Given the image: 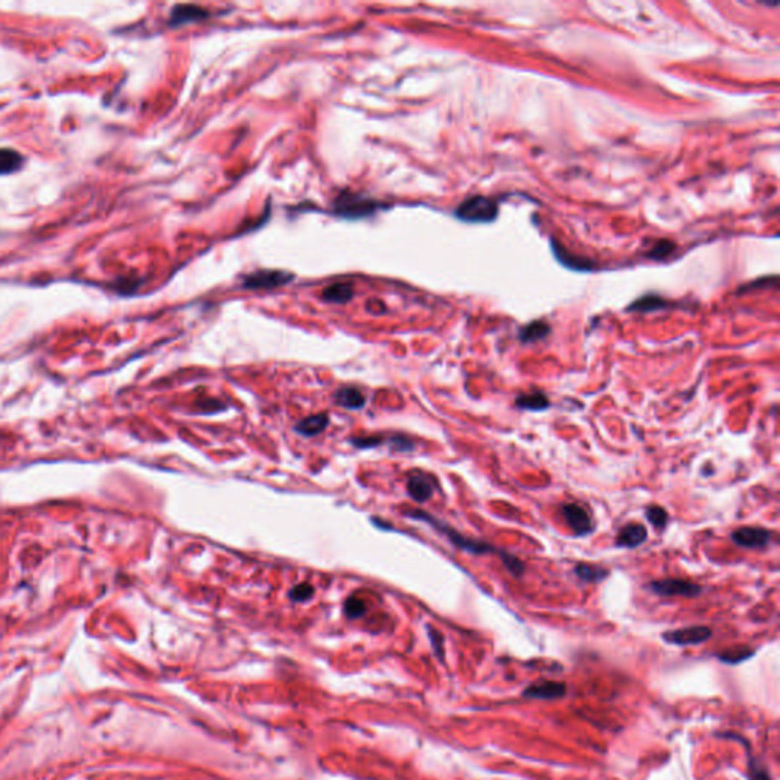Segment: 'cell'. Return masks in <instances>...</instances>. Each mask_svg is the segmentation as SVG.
I'll return each mask as SVG.
<instances>
[{
	"instance_id": "6",
	"label": "cell",
	"mask_w": 780,
	"mask_h": 780,
	"mask_svg": "<svg viewBox=\"0 0 780 780\" xmlns=\"http://www.w3.org/2000/svg\"><path fill=\"white\" fill-rule=\"evenodd\" d=\"M710 637H711V629L707 627H687V628L668 631L663 634V639L666 642L677 647L701 645V643L707 642Z\"/></svg>"
},
{
	"instance_id": "3",
	"label": "cell",
	"mask_w": 780,
	"mask_h": 780,
	"mask_svg": "<svg viewBox=\"0 0 780 780\" xmlns=\"http://www.w3.org/2000/svg\"><path fill=\"white\" fill-rule=\"evenodd\" d=\"M561 512L576 537L590 535L594 530L592 515L584 506L578 503H567L561 507Z\"/></svg>"
},
{
	"instance_id": "16",
	"label": "cell",
	"mask_w": 780,
	"mask_h": 780,
	"mask_svg": "<svg viewBox=\"0 0 780 780\" xmlns=\"http://www.w3.org/2000/svg\"><path fill=\"white\" fill-rule=\"evenodd\" d=\"M574 574L578 576L579 579H582L584 582L597 584V582H602V581H605V579L608 578L609 570L601 567V565H593V564H587V562H579V564H576Z\"/></svg>"
},
{
	"instance_id": "25",
	"label": "cell",
	"mask_w": 780,
	"mask_h": 780,
	"mask_svg": "<svg viewBox=\"0 0 780 780\" xmlns=\"http://www.w3.org/2000/svg\"><path fill=\"white\" fill-rule=\"evenodd\" d=\"M671 250H672V243L663 241L659 245H655V248L651 252V258H663V256L668 255Z\"/></svg>"
},
{
	"instance_id": "20",
	"label": "cell",
	"mask_w": 780,
	"mask_h": 780,
	"mask_svg": "<svg viewBox=\"0 0 780 780\" xmlns=\"http://www.w3.org/2000/svg\"><path fill=\"white\" fill-rule=\"evenodd\" d=\"M753 654H754V651L747 648V647H734L731 649H727L722 654H719V660L724 662V663H729V664H734V663H741L744 660L750 659Z\"/></svg>"
},
{
	"instance_id": "12",
	"label": "cell",
	"mask_w": 780,
	"mask_h": 780,
	"mask_svg": "<svg viewBox=\"0 0 780 780\" xmlns=\"http://www.w3.org/2000/svg\"><path fill=\"white\" fill-rule=\"evenodd\" d=\"M209 14L206 9H203L197 5H177L171 11V17H169V24L171 26H180L183 24H191V21H198L206 19Z\"/></svg>"
},
{
	"instance_id": "17",
	"label": "cell",
	"mask_w": 780,
	"mask_h": 780,
	"mask_svg": "<svg viewBox=\"0 0 780 780\" xmlns=\"http://www.w3.org/2000/svg\"><path fill=\"white\" fill-rule=\"evenodd\" d=\"M549 333H550V326L546 322L538 320L522 328L518 337H520V342L527 345V343H535L538 340H542V338H545Z\"/></svg>"
},
{
	"instance_id": "9",
	"label": "cell",
	"mask_w": 780,
	"mask_h": 780,
	"mask_svg": "<svg viewBox=\"0 0 780 780\" xmlns=\"http://www.w3.org/2000/svg\"><path fill=\"white\" fill-rule=\"evenodd\" d=\"M648 532L647 527L640 523H629L619 530L617 535V546L625 549H634L642 546L647 541Z\"/></svg>"
},
{
	"instance_id": "19",
	"label": "cell",
	"mask_w": 780,
	"mask_h": 780,
	"mask_svg": "<svg viewBox=\"0 0 780 780\" xmlns=\"http://www.w3.org/2000/svg\"><path fill=\"white\" fill-rule=\"evenodd\" d=\"M24 165V157L11 148H0V174L16 173Z\"/></svg>"
},
{
	"instance_id": "22",
	"label": "cell",
	"mask_w": 780,
	"mask_h": 780,
	"mask_svg": "<svg viewBox=\"0 0 780 780\" xmlns=\"http://www.w3.org/2000/svg\"><path fill=\"white\" fill-rule=\"evenodd\" d=\"M668 307V302H664L662 298H657V296H645L642 298L640 300L634 302L629 307V310H634V311H654V310H662V308H666Z\"/></svg>"
},
{
	"instance_id": "4",
	"label": "cell",
	"mask_w": 780,
	"mask_h": 780,
	"mask_svg": "<svg viewBox=\"0 0 780 780\" xmlns=\"http://www.w3.org/2000/svg\"><path fill=\"white\" fill-rule=\"evenodd\" d=\"M773 538L771 530L764 527H753L745 526L734 530L731 534V541L736 546L745 547V549H762L770 545Z\"/></svg>"
},
{
	"instance_id": "7",
	"label": "cell",
	"mask_w": 780,
	"mask_h": 780,
	"mask_svg": "<svg viewBox=\"0 0 780 780\" xmlns=\"http://www.w3.org/2000/svg\"><path fill=\"white\" fill-rule=\"evenodd\" d=\"M291 275L278 270H259L244 279L245 288H273L290 282Z\"/></svg>"
},
{
	"instance_id": "26",
	"label": "cell",
	"mask_w": 780,
	"mask_h": 780,
	"mask_svg": "<svg viewBox=\"0 0 780 780\" xmlns=\"http://www.w3.org/2000/svg\"><path fill=\"white\" fill-rule=\"evenodd\" d=\"M750 777L751 780H771L770 774H768L762 766H757V765H750Z\"/></svg>"
},
{
	"instance_id": "11",
	"label": "cell",
	"mask_w": 780,
	"mask_h": 780,
	"mask_svg": "<svg viewBox=\"0 0 780 780\" xmlns=\"http://www.w3.org/2000/svg\"><path fill=\"white\" fill-rule=\"evenodd\" d=\"M567 692V686L558 682H541L529 686L523 692V697L526 698H537V699H557L565 695Z\"/></svg>"
},
{
	"instance_id": "10",
	"label": "cell",
	"mask_w": 780,
	"mask_h": 780,
	"mask_svg": "<svg viewBox=\"0 0 780 780\" xmlns=\"http://www.w3.org/2000/svg\"><path fill=\"white\" fill-rule=\"evenodd\" d=\"M407 492L417 503H425L433 495V480L422 472L413 474L407 482Z\"/></svg>"
},
{
	"instance_id": "5",
	"label": "cell",
	"mask_w": 780,
	"mask_h": 780,
	"mask_svg": "<svg viewBox=\"0 0 780 780\" xmlns=\"http://www.w3.org/2000/svg\"><path fill=\"white\" fill-rule=\"evenodd\" d=\"M651 590L660 596H683V597H695L703 592V587L686 581V579H662L651 582Z\"/></svg>"
},
{
	"instance_id": "14",
	"label": "cell",
	"mask_w": 780,
	"mask_h": 780,
	"mask_svg": "<svg viewBox=\"0 0 780 780\" xmlns=\"http://www.w3.org/2000/svg\"><path fill=\"white\" fill-rule=\"evenodd\" d=\"M515 405L518 407V409H523V410L541 412L547 409V407L550 405V401L546 397L545 392L534 390L530 393L520 395V397L515 400Z\"/></svg>"
},
{
	"instance_id": "1",
	"label": "cell",
	"mask_w": 780,
	"mask_h": 780,
	"mask_svg": "<svg viewBox=\"0 0 780 780\" xmlns=\"http://www.w3.org/2000/svg\"><path fill=\"white\" fill-rule=\"evenodd\" d=\"M409 515H412L413 518L416 520H422V522H427L428 525H432L435 529H437L440 534H444L453 546H456L457 549L463 550V552H468V553H474V555H485V553H494V555L500 557L505 567L507 569V572H510L512 576H515V578H520V576L523 574L525 572V564L520 561L517 557L511 555V553L507 552H503L502 549H497L494 546H491L490 542H485V541H479V540H474V538H468L465 535L459 534L457 530H455L453 527H450L447 525H444L442 522H439L437 518L432 517L430 514H427L424 511H409L407 512Z\"/></svg>"
},
{
	"instance_id": "18",
	"label": "cell",
	"mask_w": 780,
	"mask_h": 780,
	"mask_svg": "<svg viewBox=\"0 0 780 780\" xmlns=\"http://www.w3.org/2000/svg\"><path fill=\"white\" fill-rule=\"evenodd\" d=\"M353 296H354L353 285L345 284V282H340V284H333L323 291L325 300L335 302V303H345L353 299Z\"/></svg>"
},
{
	"instance_id": "15",
	"label": "cell",
	"mask_w": 780,
	"mask_h": 780,
	"mask_svg": "<svg viewBox=\"0 0 780 780\" xmlns=\"http://www.w3.org/2000/svg\"><path fill=\"white\" fill-rule=\"evenodd\" d=\"M334 401L338 405H342V407H345V409H349V410L361 409V407L366 404L365 395L361 393L357 388H342V389H338L334 395Z\"/></svg>"
},
{
	"instance_id": "21",
	"label": "cell",
	"mask_w": 780,
	"mask_h": 780,
	"mask_svg": "<svg viewBox=\"0 0 780 780\" xmlns=\"http://www.w3.org/2000/svg\"><path fill=\"white\" fill-rule=\"evenodd\" d=\"M645 515L648 518V522L655 529L663 530L666 526H668L669 515H668V512H666V510H663L662 506H649V507H647Z\"/></svg>"
},
{
	"instance_id": "24",
	"label": "cell",
	"mask_w": 780,
	"mask_h": 780,
	"mask_svg": "<svg viewBox=\"0 0 780 780\" xmlns=\"http://www.w3.org/2000/svg\"><path fill=\"white\" fill-rule=\"evenodd\" d=\"M314 594V589L310 584H299L290 590V599L296 602H305Z\"/></svg>"
},
{
	"instance_id": "8",
	"label": "cell",
	"mask_w": 780,
	"mask_h": 780,
	"mask_svg": "<svg viewBox=\"0 0 780 780\" xmlns=\"http://www.w3.org/2000/svg\"><path fill=\"white\" fill-rule=\"evenodd\" d=\"M335 209L345 217H365L375 209V203L355 196H343L338 198Z\"/></svg>"
},
{
	"instance_id": "23",
	"label": "cell",
	"mask_w": 780,
	"mask_h": 780,
	"mask_svg": "<svg viewBox=\"0 0 780 780\" xmlns=\"http://www.w3.org/2000/svg\"><path fill=\"white\" fill-rule=\"evenodd\" d=\"M366 609H368L366 604L357 596L349 597L345 602V614L350 619H357L360 616H363L366 613Z\"/></svg>"
},
{
	"instance_id": "13",
	"label": "cell",
	"mask_w": 780,
	"mask_h": 780,
	"mask_svg": "<svg viewBox=\"0 0 780 780\" xmlns=\"http://www.w3.org/2000/svg\"><path fill=\"white\" fill-rule=\"evenodd\" d=\"M328 424H330V416H328L326 413H318V415L308 416V417H305V420L299 421L295 425V430L302 436L311 437V436H318L319 433H322L325 428L328 427Z\"/></svg>"
},
{
	"instance_id": "2",
	"label": "cell",
	"mask_w": 780,
	"mask_h": 780,
	"mask_svg": "<svg viewBox=\"0 0 780 780\" xmlns=\"http://www.w3.org/2000/svg\"><path fill=\"white\" fill-rule=\"evenodd\" d=\"M497 213H499L497 203L492 198L482 196L465 200L456 211V216L462 221L468 223H488L497 217Z\"/></svg>"
}]
</instances>
